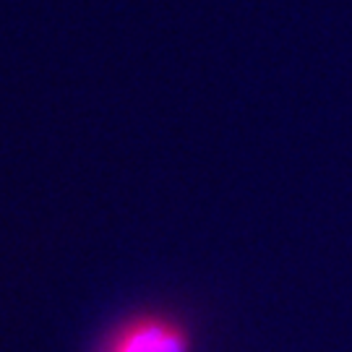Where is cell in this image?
Listing matches in <instances>:
<instances>
[{
    "label": "cell",
    "instance_id": "6da1fadb",
    "mask_svg": "<svg viewBox=\"0 0 352 352\" xmlns=\"http://www.w3.org/2000/svg\"><path fill=\"white\" fill-rule=\"evenodd\" d=\"M188 334L162 316H141L115 331L104 352H188Z\"/></svg>",
    "mask_w": 352,
    "mask_h": 352
}]
</instances>
